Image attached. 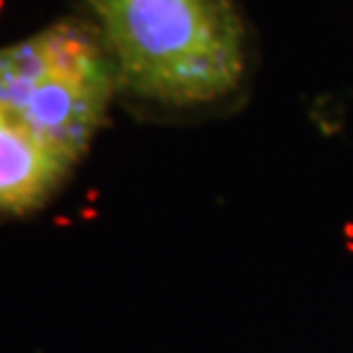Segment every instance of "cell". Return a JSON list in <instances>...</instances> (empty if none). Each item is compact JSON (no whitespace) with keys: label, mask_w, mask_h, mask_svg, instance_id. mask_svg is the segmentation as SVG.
I'll return each mask as SVG.
<instances>
[{"label":"cell","mask_w":353,"mask_h":353,"mask_svg":"<svg viewBox=\"0 0 353 353\" xmlns=\"http://www.w3.org/2000/svg\"><path fill=\"white\" fill-rule=\"evenodd\" d=\"M117 76L164 105L228 96L246 69V37L232 0H89Z\"/></svg>","instance_id":"obj_1"},{"label":"cell","mask_w":353,"mask_h":353,"mask_svg":"<svg viewBox=\"0 0 353 353\" xmlns=\"http://www.w3.org/2000/svg\"><path fill=\"white\" fill-rule=\"evenodd\" d=\"M114 62L96 28L59 21L0 48V108L73 164L99 130L114 87Z\"/></svg>","instance_id":"obj_2"},{"label":"cell","mask_w":353,"mask_h":353,"mask_svg":"<svg viewBox=\"0 0 353 353\" xmlns=\"http://www.w3.org/2000/svg\"><path fill=\"white\" fill-rule=\"evenodd\" d=\"M69 167L17 114L0 108V210L39 208Z\"/></svg>","instance_id":"obj_3"}]
</instances>
